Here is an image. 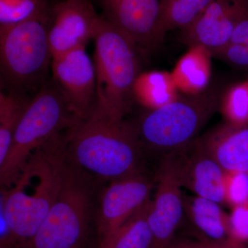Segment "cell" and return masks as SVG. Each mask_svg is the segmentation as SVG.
Here are the masks:
<instances>
[{"label": "cell", "instance_id": "1", "mask_svg": "<svg viewBox=\"0 0 248 248\" xmlns=\"http://www.w3.org/2000/svg\"><path fill=\"white\" fill-rule=\"evenodd\" d=\"M68 163L60 134L31 155L12 185L1 186L0 203L21 248H29L56 200Z\"/></svg>", "mask_w": 248, "mask_h": 248}, {"label": "cell", "instance_id": "2", "mask_svg": "<svg viewBox=\"0 0 248 248\" xmlns=\"http://www.w3.org/2000/svg\"><path fill=\"white\" fill-rule=\"evenodd\" d=\"M142 147L136 126L112 118L95 104L66 133L70 162L110 182L141 172Z\"/></svg>", "mask_w": 248, "mask_h": 248}, {"label": "cell", "instance_id": "3", "mask_svg": "<svg viewBox=\"0 0 248 248\" xmlns=\"http://www.w3.org/2000/svg\"><path fill=\"white\" fill-rule=\"evenodd\" d=\"M223 92L220 85H210L200 94H181L170 104L149 110L136 126L142 146L163 156L187 146L219 109Z\"/></svg>", "mask_w": 248, "mask_h": 248}, {"label": "cell", "instance_id": "4", "mask_svg": "<svg viewBox=\"0 0 248 248\" xmlns=\"http://www.w3.org/2000/svg\"><path fill=\"white\" fill-rule=\"evenodd\" d=\"M95 106L112 118L123 120L139 73L136 45L102 16L94 36Z\"/></svg>", "mask_w": 248, "mask_h": 248}, {"label": "cell", "instance_id": "5", "mask_svg": "<svg viewBox=\"0 0 248 248\" xmlns=\"http://www.w3.org/2000/svg\"><path fill=\"white\" fill-rule=\"evenodd\" d=\"M78 120L56 86L41 89L29 101L7 156L0 166L1 187L12 185L34 151Z\"/></svg>", "mask_w": 248, "mask_h": 248}, {"label": "cell", "instance_id": "6", "mask_svg": "<svg viewBox=\"0 0 248 248\" xmlns=\"http://www.w3.org/2000/svg\"><path fill=\"white\" fill-rule=\"evenodd\" d=\"M86 175L68 160L61 190L29 248H82L91 209Z\"/></svg>", "mask_w": 248, "mask_h": 248}, {"label": "cell", "instance_id": "7", "mask_svg": "<svg viewBox=\"0 0 248 248\" xmlns=\"http://www.w3.org/2000/svg\"><path fill=\"white\" fill-rule=\"evenodd\" d=\"M48 14L10 27H0L1 73L16 89L35 84L44 76L52 59Z\"/></svg>", "mask_w": 248, "mask_h": 248}, {"label": "cell", "instance_id": "8", "mask_svg": "<svg viewBox=\"0 0 248 248\" xmlns=\"http://www.w3.org/2000/svg\"><path fill=\"white\" fill-rule=\"evenodd\" d=\"M155 182L142 171L111 181L99 203V248L104 247L115 232L151 200Z\"/></svg>", "mask_w": 248, "mask_h": 248}, {"label": "cell", "instance_id": "9", "mask_svg": "<svg viewBox=\"0 0 248 248\" xmlns=\"http://www.w3.org/2000/svg\"><path fill=\"white\" fill-rule=\"evenodd\" d=\"M155 182L156 192L151 200L148 221L155 248H168L184 216L182 186L172 154L163 156Z\"/></svg>", "mask_w": 248, "mask_h": 248}, {"label": "cell", "instance_id": "10", "mask_svg": "<svg viewBox=\"0 0 248 248\" xmlns=\"http://www.w3.org/2000/svg\"><path fill=\"white\" fill-rule=\"evenodd\" d=\"M52 71L70 110L78 120L84 118L96 100L95 68L86 47L52 58Z\"/></svg>", "mask_w": 248, "mask_h": 248}, {"label": "cell", "instance_id": "11", "mask_svg": "<svg viewBox=\"0 0 248 248\" xmlns=\"http://www.w3.org/2000/svg\"><path fill=\"white\" fill-rule=\"evenodd\" d=\"M101 19L91 0H63L52 6L48 31L52 58L86 47L94 39Z\"/></svg>", "mask_w": 248, "mask_h": 248}, {"label": "cell", "instance_id": "12", "mask_svg": "<svg viewBox=\"0 0 248 248\" xmlns=\"http://www.w3.org/2000/svg\"><path fill=\"white\" fill-rule=\"evenodd\" d=\"M107 21L130 37L137 48L152 50L164 38L159 26L160 0H98Z\"/></svg>", "mask_w": 248, "mask_h": 248}, {"label": "cell", "instance_id": "13", "mask_svg": "<svg viewBox=\"0 0 248 248\" xmlns=\"http://www.w3.org/2000/svg\"><path fill=\"white\" fill-rule=\"evenodd\" d=\"M171 154L175 159L182 187L198 197L226 204V172L197 139Z\"/></svg>", "mask_w": 248, "mask_h": 248}, {"label": "cell", "instance_id": "14", "mask_svg": "<svg viewBox=\"0 0 248 248\" xmlns=\"http://www.w3.org/2000/svg\"><path fill=\"white\" fill-rule=\"evenodd\" d=\"M241 0H213L190 27L182 31L189 47L202 46L215 56L228 45L239 17Z\"/></svg>", "mask_w": 248, "mask_h": 248}, {"label": "cell", "instance_id": "15", "mask_svg": "<svg viewBox=\"0 0 248 248\" xmlns=\"http://www.w3.org/2000/svg\"><path fill=\"white\" fill-rule=\"evenodd\" d=\"M197 140L226 172H248V125L225 122Z\"/></svg>", "mask_w": 248, "mask_h": 248}, {"label": "cell", "instance_id": "16", "mask_svg": "<svg viewBox=\"0 0 248 248\" xmlns=\"http://www.w3.org/2000/svg\"><path fill=\"white\" fill-rule=\"evenodd\" d=\"M183 200L184 215L190 221L197 239L236 246L231 242L228 215L223 211L221 204L195 195H184Z\"/></svg>", "mask_w": 248, "mask_h": 248}, {"label": "cell", "instance_id": "17", "mask_svg": "<svg viewBox=\"0 0 248 248\" xmlns=\"http://www.w3.org/2000/svg\"><path fill=\"white\" fill-rule=\"evenodd\" d=\"M213 57L211 52L202 46L189 47L171 73L179 92L194 95L208 89L211 79Z\"/></svg>", "mask_w": 248, "mask_h": 248}, {"label": "cell", "instance_id": "18", "mask_svg": "<svg viewBox=\"0 0 248 248\" xmlns=\"http://www.w3.org/2000/svg\"><path fill=\"white\" fill-rule=\"evenodd\" d=\"M171 73L153 71L139 75L133 89V96L142 106L159 108L180 96Z\"/></svg>", "mask_w": 248, "mask_h": 248}, {"label": "cell", "instance_id": "19", "mask_svg": "<svg viewBox=\"0 0 248 248\" xmlns=\"http://www.w3.org/2000/svg\"><path fill=\"white\" fill-rule=\"evenodd\" d=\"M151 200L125 221L102 248H155L148 221Z\"/></svg>", "mask_w": 248, "mask_h": 248}, {"label": "cell", "instance_id": "20", "mask_svg": "<svg viewBox=\"0 0 248 248\" xmlns=\"http://www.w3.org/2000/svg\"><path fill=\"white\" fill-rule=\"evenodd\" d=\"M213 0H160L159 26L169 31L186 30L200 17Z\"/></svg>", "mask_w": 248, "mask_h": 248}, {"label": "cell", "instance_id": "21", "mask_svg": "<svg viewBox=\"0 0 248 248\" xmlns=\"http://www.w3.org/2000/svg\"><path fill=\"white\" fill-rule=\"evenodd\" d=\"M20 93H0V166L9 153L15 133L29 102Z\"/></svg>", "mask_w": 248, "mask_h": 248}, {"label": "cell", "instance_id": "22", "mask_svg": "<svg viewBox=\"0 0 248 248\" xmlns=\"http://www.w3.org/2000/svg\"><path fill=\"white\" fill-rule=\"evenodd\" d=\"M214 57L234 68L248 71V0H241L237 22L228 45Z\"/></svg>", "mask_w": 248, "mask_h": 248}, {"label": "cell", "instance_id": "23", "mask_svg": "<svg viewBox=\"0 0 248 248\" xmlns=\"http://www.w3.org/2000/svg\"><path fill=\"white\" fill-rule=\"evenodd\" d=\"M218 110L226 123L236 126L248 125V79L223 91Z\"/></svg>", "mask_w": 248, "mask_h": 248}, {"label": "cell", "instance_id": "24", "mask_svg": "<svg viewBox=\"0 0 248 248\" xmlns=\"http://www.w3.org/2000/svg\"><path fill=\"white\" fill-rule=\"evenodd\" d=\"M46 0H0V27L16 25L50 13Z\"/></svg>", "mask_w": 248, "mask_h": 248}, {"label": "cell", "instance_id": "25", "mask_svg": "<svg viewBox=\"0 0 248 248\" xmlns=\"http://www.w3.org/2000/svg\"><path fill=\"white\" fill-rule=\"evenodd\" d=\"M225 201L232 208L248 203V172H226Z\"/></svg>", "mask_w": 248, "mask_h": 248}, {"label": "cell", "instance_id": "26", "mask_svg": "<svg viewBox=\"0 0 248 248\" xmlns=\"http://www.w3.org/2000/svg\"><path fill=\"white\" fill-rule=\"evenodd\" d=\"M228 228L233 244L248 246V203L232 208L231 213L228 215Z\"/></svg>", "mask_w": 248, "mask_h": 248}, {"label": "cell", "instance_id": "27", "mask_svg": "<svg viewBox=\"0 0 248 248\" xmlns=\"http://www.w3.org/2000/svg\"><path fill=\"white\" fill-rule=\"evenodd\" d=\"M247 246H229L207 242L200 239H174L168 248H244Z\"/></svg>", "mask_w": 248, "mask_h": 248}, {"label": "cell", "instance_id": "28", "mask_svg": "<svg viewBox=\"0 0 248 248\" xmlns=\"http://www.w3.org/2000/svg\"><path fill=\"white\" fill-rule=\"evenodd\" d=\"M244 248H248V246H247V247H245Z\"/></svg>", "mask_w": 248, "mask_h": 248}]
</instances>
